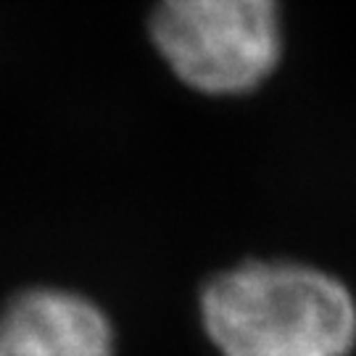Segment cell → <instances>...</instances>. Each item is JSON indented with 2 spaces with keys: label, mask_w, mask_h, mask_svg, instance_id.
Segmentation results:
<instances>
[{
  "label": "cell",
  "mask_w": 356,
  "mask_h": 356,
  "mask_svg": "<svg viewBox=\"0 0 356 356\" xmlns=\"http://www.w3.org/2000/svg\"><path fill=\"white\" fill-rule=\"evenodd\" d=\"M151 38L182 85L206 95H243L280 61L277 0H156Z\"/></svg>",
  "instance_id": "obj_2"
},
{
  "label": "cell",
  "mask_w": 356,
  "mask_h": 356,
  "mask_svg": "<svg viewBox=\"0 0 356 356\" xmlns=\"http://www.w3.org/2000/svg\"><path fill=\"white\" fill-rule=\"evenodd\" d=\"M201 322L222 356H351L356 298L298 261H245L201 293Z\"/></svg>",
  "instance_id": "obj_1"
},
{
  "label": "cell",
  "mask_w": 356,
  "mask_h": 356,
  "mask_svg": "<svg viewBox=\"0 0 356 356\" xmlns=\"http://www.w3.org/2000/svg\"><path fill=\"white\" fill-rule=\"evenodd\" d=\"M0 356H119V335L92 296L29 282L0 301Z\"/></svg>",
  "instance_id": "obj_3"
}]
</instances>
